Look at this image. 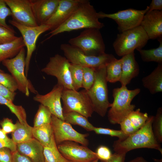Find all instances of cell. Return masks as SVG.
Here are the masks:
<instances>
[{
	"label": "cell",
	"instance_id": "e575fe53",
	"mask_svg": "<svg viewBox=\"0 0 162 162\" xmlns=\"http://www.w3.org/2000/svg\"><path fill=\"white\" fill-rule=\"evenodd\" d=\"M83 76L82 87L85 90H89L93 84L95 79L96 69L83 67Z\"/></svg>",
	"mask_w": 162,
	"mask_h": 162
},
{
	"label": "cell",
	"instance_id": "60d3db41",
	"mask_svg": "<svg viewBox=\"0 0 162 162\" xmlns=\"http://www.w3.org/2000/svg\"><path fill=\"white\" fill-rule=\"evenodd\" d=\"M96 153L98 160L102 161L109 160L112 155L110 149L108 147L104 146H100L98 147Z\"/></svg>",
	"mask_w": 162,
	"mask_h": 162
},
{
	"label": "cell",
	"instance_id": "5b68a950",
	"mask_svg": "<svg viewBox=\"0 0 162 162\" xmlns=\"http://www.w3.org/2000/svg\"><path fill=\"white\" fill-rule=\"evenodd\" d=\"M149 40L141 26L117 34L112 45L117 55L123 56L142 49Z\"/></svg>",
	"mask_w": 162,
	"mask_h": 162
},
{
	"label": "cell",
	"instance_id": "681fc988",
	"mask_svg": "<svg viewBox=\"0 0 162 162\" xmlns=\"http://www.w3.org/2000/svg\"><path fill=\"white\" fill-rule=\"evenodd\" d=\"M9 138L2 129L0 128V140H7Z\"/></svg>",
	"mask_w": 162,
	"mask_h": 162
},
{
	"label": "cell",
	"instance_id": "ee69618b",
	"mask_svg": "<svg viewBox=\"0 0 162 162\" xmlns=\"http://www.w3.org/2000/svg\"><path fill=\"white\" fill-rule=\"evenodd\" d=\"M16 93L10 91L6 87L0 83V94L7 99L13 101Z\"/></svg>",
	"mask_w": 162,
	"mask_h": 162
},
{
	"label": "cell",
	"instance_id": "9a60e30c",
	"mask_svg": "<svg viewBox=\"0 0 162 162\" xmlns=\"http://www.w3.org/2000/svg\"><path fill=\"white\" fill-rule=\"evenodd\" d=\"M10 9L12 20L28 26H38L35 19L31 0H4Z\"/></svg>",
	"mask_w": 162,
	"mask_h": 162
},
{
	"label": "cell",
	"instance_id": "3957f363",
	"mask_svg": "<svg viewBox=\"0 0 162 162\" xmlns=\"http://www.w3.org/2000/svg\"><path fill=\"white\" fill-rule=\"evenodd\" d=\"M140 92V88L130 90L124 86L113 89L114 100L108 113V120L110 123L119 124L134 110L135 106L131 103Z\"/></svg>",
	"mask_w": 162,
	"mask_h": 162
},
{
	"label": "cell",
	"instance_id": "d6a6232c",
	"mask_svg": "<svg viewBox=\"0 0 162 162\" xmlns=\"http://www.w3.org/2000/svg\"><path fill=\"white\" fill-rule=\"evenodd\" d=\"M127 117L134 127L139 130L145 124L149 116L147 113L141 112L140 109L138 108L132 111Z\"/></svg>",
	"mask_w": 162,
	"mask_h": 162
},
{
	"label": "cell",
	"instance_id": "8fae6325",
	"mask_svg": "<svg viewBox=\"0 0 162 162\" xmlns=\"http://www.w3.org/2000/svg\"><path fill=\"white\" fill-rule=\"evenodd\" d=\"M8 22L20 31L26 47L25 72V75L27 77L31 58L36 49L37 39L41 34L50 30V27L46 24L35 27L28 26L21 24L12 20H9Z\"/></svg>",
	"mask_w": 162,
	"mask_h": 162
},
{
	"label": "cell",
	"instance_id": "ba28073f",
	"mask_svg": "<svg viewBox=\"0 0 162 162\" xmlns=\"http://www.w3.org/2000/svg\"><path fill=\"white\" fill-rule=\"evenodd\" d=\"M61 98L63 113L76 112L88 118L94 112L92 103L85 90L78 92L64 88Z\"/></svg>",
	"mask_w": 162,
	"mask_h": 162
},
{
	"label": "cell",
	"instance_id": "c3c4849f",
	"mask_svg": "<svg viewBox=\"0 0 162 162\" xmlns=\"http://www.w3.org/2000/svg\"><path fill=\"white\" fill-rule=\"evenodd\" d=\"M149 6V10L147 12L153 10L162 11V0H152Z\"/></svg>",
	"mask_w": 162,
	"mask_h": 162
},
{
	"label": "cell",
	"instance_id": "f1b7e54d",
	"mask_svg": "<svg viewBox=\"0 0 162 162\" xmlns=\"http://www.w3.org/2000/svg\"><path fill=\"white\" fill-rule=\"evenodd\" d=\"M52 115L48 109L40 104L34 117V127L51 124Z\"/></svg>",
	"mask_w": 162,
	"mask_h": 162
},
{
	"label": "cell",
	"instance_id": "7c38bea8",
	"mask_svg": "<svg viewBox=\"0 0 162 162\" xmlns=\"http://www.w3.org/2000/svg\"><path fill=\"white\" fill-rule=\"evenodd\" d=\"M70 64L64 56L57 54L50 58L48 62L41 71L48 75L56 77L57 83L64 88L75 90L71 77Z\"/></svg>",
	"mask_w": 162,
	"mask_h": 162
},
{
	"label": "cell",
	"instance_id": "5bb4252c",
	"mask_svg": "<svg viewBox=\"0 0 162 162\" xmlns=\"http://www.w3.org/2000/svg\"><path fill=\"white\" fill-rule=\"evenodd\" d=\"M78 143L66 141L57 146L62 155L71 162H90L98 159L96 152Z\"/></svg>",
	"mask_w": 162,
	"mask_h": 162
},
{
	"label": "cell",
	"instance_id": "816d5d0a",
	"mask_svg": "<svg viewBox=\"0 0 162 162\" xmlns=\"http://www.w3.org/2000/svg\"><path fill=\"white\" fill-rule=\"evenodd\" d=\"M154 160L155 162H162V159H154Z\"/></svg>",
	"mask_w": 162,
	"mask_h": 162
},
{
	"label": "cell",
	"instance_id": "f907efd6",
	"mask_svg": "<svg viewBox=\"0 0 162 162\" xmlns=\"http://www.w3.org/2000/svg\"><path fill=\"white\" fill-rule=\"evenodd\" d=\"M128 162H148L142 157H136Z\"/></svg>",
	"mask_w": 162,
	"mask_h": 162
},
{
	"label": "cell",
	"instance_id": "f5cc1de1",
	"mask_svg": "<svg viewBox=\"0 0 162 162\" xmlns=\"http://www.w3.org/2000/svg\"><path fill=\"white\" fill-rule=\"evenodd\" d=\"M98 160H99L98 159H97L90 162H98Z\"/></svg>",
	"mask_w": 162,
	"mask_h": 162
},
{
	"label": "cell",
	"instance_id": "7bdbcfd3",
	"mask_svg": "<svg viewBox=\"0 0 162 162\" xmlns=\"http://www.w3.org/2000/svg\"><path fill=\"white\" fill-rule=\"evenodd\" d=\"M12 152L8 148H0V162H12Z\"/></svg>",
	"mask_w": 162,
	"mask_h": 162
},
{
	"label": "cell",
	"instance_id": "44dd1931",
	"mask_svg": "<svg viewBox=\"0 0 162 162\" xmlns=\"http://www.w3.org/2000/svg\"><path fill=\"white\" fill-rule=\"evenodd\" d=\"M44 147L34 138L27 142L16 144V150L28 157L33 162H44Z\"/></svg>",
	"mask_w": 162,
	"mask_h": 162
},
{
	"label": "cell",
	"instance_id": "d6986e66",
	"mask_svg": "<svg viewBox=\"0 0 162 162\" xmlns=\"http://www.w3.org/2000/svg\"><path fill=\"white\" fill-rule=\"evenodd\" d=\"M140 26L149 39L162 37V11L147 12L144 16Z\"/></svg>",
	"mask_w": 162,
	"mask_h": 162
},
{
	"label": "cell",
	"instance_id": "8d00e7d4",
	"mask_svg": "<svg viewBox=\"0 0 162 162\" xmlns=\"http://www.w3.org/2000/svg\"><path fill=\"white\" fill-rule=\"evenodd\" d=\"M93 131L98 134L106 135L112 137H116L119 140H124L129 136L121 130H117L108 128L94 127Z\"/></svg>",
	"mask_w": 162,
	"mask_h": 162
},
{
	"label": "cell",
	"instance_id": "1f68e13d",
	"mask_svg": "<svg viewBox=\"0 0 162 162\" xmlns=\"http://www.w3.org/2000/svg\"><path fill=\"white\" fill-rule=\"evenodd\" d=\"M83 67L70 63V70L73 87L77 91L82 87L83 76Z\"/></svg>",
	"mask_w": 162,
	"mask_h": 162
},
{
	"label": "cell",
	"instance_id": "7a4b0ae2",
	"mask_svg": "<svg viewBox=\"0 0 162 162\" xmlns=\"http://www.w3.org/2000/svg\"><path fill=\"white\" fill-rule=\"evenodd\" d=\"M154 118L153 116H149L145 124L134 133L124 140L115 141L112 146L115 152L126 154L133 149L146 148L157 150L162 154V148L153 132Z\"/></svg>",
	"mask_w": 162,
	"mask_h": 162
},
{
	"label": "cell",
	"instance_id": "b9f144b4",
	"mask_svg": "<svg viewBox=\"0 0 162 162\" xmlns=\"http://www.w3.org/2000/svg\"><path fill=\"white\" fill-rule=\"evenodd\" d=\"M2 129L6 134L12 133L16 128V124H14L12 120L8 118H4L0 122Z\"/></svg>",
	"mask_w": 162,
	"mask_h": 162
},
{
	"label": "cell",
	"instance_id": "d4e9b609",
	"mask_svg": "<svg viewBox=\"0 0 162 162\" xmlns=\"http://www.w3.org/2000/svg\"><path fill=\"white\" fill-rule=\"evenodd\" d=\"M16 128L12 133V139L16 144L25 142L34 138L32 127L28 124H22L19 121L16 123Z\"/></svg>",
	"mask_w": 162,
	"mask_h": 162
},
{
	"label": "cell",
	"instance_id": "603a6c76",
	"mask_svg": "<svg viewBox=\"0 0 162 162\" xmlns=\"http://www.w3.org/2000/svg\"><path fill=\"white\" fill-rule=\"evenodd\" d=\"M32 134L34 138L44 147H50L57 145L51 124L33 127Z\"/></svg>",
	"mask_w": 162,
	"mask_h": 162
},
{
	"label": "cell",
	"instance_id": "52a82bcc",
	"mask_svg": "<svg viewBox=\"0 0 162 162\" xmlns=\"http://www.w3.org/2000/svg\"><path fill=\"white\" fill-rule=\"evenodd\" d=\"M60 49L64 57L70 63L82 67L96 69L106 66L115 58L112 54L106 53L98 56L87 55L77 48L68 44H61Z\"/></svg>",
	"mask_w": 162,
	"mask_h": 162
},
{
	"label": "cell",
	"instance_id": "f35d334b",
	"mask_svg": "<svg viewBox=\"0 0 162 162\" xmlns=\"http://www.w3.org/2000/svg\"><path fill=\"white\" fill-rule=\"evenodd\" d=\"M14 31L0 26V45L9 43L16 39L18 37L15 35Z\"/></svg>",
	"mask_w": 162,
	"mask_h": 162
},
{
	"label": "cell",
	"instance_id": "7dc6e473",
	"mask_svg": "<svg viewBox=\"0 0 162 162\" xmlns=\"http://www.w3.org/2000/svg\"><path fill=\"white\" fill-rule=\"evenodd\" d=\"M126 154L118 153L115 152L108 160H100L101 162H125Z\"/></svg>",
	"mask_w": 162,
	"mask_h": 162
},
{
	"label": "cell",
	"instance_id": "cb8c5ba5",
	"mask_svg": "<svg viewBox=\"0 0 162 162\" xmlns=\"http://www.w3.org/2000/svg\"><path fill=\"white\" fill-rule=\"evenodd\" d=\"M25 46L22 36L17 37L11 42L0 45V63L14 57Z\"/></svg>",
	"mask_w": 162,
	"mask_h": 162
},
{
	"label": "cell",
	"instance_id": "f6af8a7d",
	"mask_svg": "<svg viewBox=\"0 0 162 162\" xmlns=\"http://www.w3.org/2000/svg\"><path fill=\"white\" fill-rule=\"evenodd\" d=\"M12 162H33L29 158L17 150L12 152Z\"/></svg>",
	"mask_w": 162,
	"mask_h": 162
},
{
	"label": "cell",
	"instance_id": "30bf717a",
	"mask_svg": "<svg viewBox=\"0 0 162 162\" xmlns=\"http://www.w3.org/2000/svg\"><path fill=\"white\" fill-rule=\"evenodd\" d=\"M149 6L143 10L133 8L119 10L112 14H106L102 11L98 13L99 19L107 18L113 20L118 25L120 33L140 25L144 15L148 11Z\"/></svg>",
	"mask_w": 162,
	"mask_h": 162
},
{
	"label": "cell",
	"instance_id": "9c48e42d",
	"mask_svg": "<svg viewBox=\"0 0 162 162\" xmlns=\"http://www.w3.org/2000/svg\"><path fill=\"white\" fill-rule=\"evenodd\" d=\"M26 56L25 50L23 47L15 57L5 60L2 63L16 80L18 85V89L26 96H28L29 95V90L35 94L38 93L30 80L25 75Z\"/></svg>",
	"mask_w": 162,
	"mask_h": 162
},
{
	"label": "cell",
	"instance_id": "ffe728a7",
	"mask_svg": "<svg viewBox=\"0 0 162 162\" xmlns=\"http://www.w3.org/2000/svg\"><path fill=\"white\" fill-rule=\"evenodd\" d=\"M121 59L122 73L119 81L122 86H126L133 78L138 75L139 66L136 60L134 52L123 56Z\"/></svg>",
	"mask_w": 162,
	"mask_h": 162
},
{
	"label": "cell",
	"instance_id": "4fadbf2b",
	"mask_svg": "<svg viewBox=\"0 0 162 162\" xmlns=\"http://www.w3.org/2000/svg\"><path fill=\"white\" fill-rule=\"evenodd\" d=\"M51 124L57 145L66 141H71L87 146L88 134L80 133L72 127L70 124L52 115Z\"/></svg>",
	"mask_w": 162,
	"mask_h": 162
},
{
	"label": "cell",
	"instance_id": "83f0119b",
	"mask_svg": "<svg viewBox=\"0 0 162 162\" xmlns=\"http://www.w3.org/2000/svg\"><path fill=\"white\" fill-rule=\"evenodd\" d=\"M106 79L107 82L114 83L119 81L122 73L121 58H114L106 66Z\"/></svg>",
	"mask_w": 162,
	"mask_h": 162
},
{
	"label": "cell",
	"instance_id": "4316f807",
	"mask_svg": "<svg viewBox=\"0 0 162 162\" xmlns=\"http://www.w3.org/2000/svg\"><path fill=\"white\" fill-rule=\"evenodd\" d=\"M159 42L158 47L149 50L137 49L144 62H154L162 63V37L158 38Z\"/></svg>",
	"mask_w": 162,
	"mask_h": 162
},
{
	"label": "cell",
	"instance_id": "f546056e",
	"mask_svg": "<svg viewBox=\"0 0 162 162\" xmlns=\"http://www.w3.org/2000/svg\"><path fill=\"white\" fill-rule=\"evenodd\" d=\"M0 104L6 106L11 112L17 117L20 122L25 121L26 119V114L25 109L20 105L14 104L10 100L0 94Z\"/></svg>",
	"mask_w": 162,
	"mask_h": 162
},
{
	"label": "cell",
	"instance_id": "ac0fdd59",
	"mask_svg": "<svg viewBox=\"0 0 162 162\" xmlns=\"http://www.w3.org/2000/svg\"><path fill=\"white\" fill-rule=\"evenodd\" d=\"M60 0H31L33 12L39 25L45 24L52 16Z\"/></svg>",
	"mask_w": 162,
	"mask_h": 162
},
{
	"label": "cell",
	"instance_id": "e0dca14e",
	"mask_svg": "<svg viewBox=\"0 0 162 162\" xmlns=\"http://www.w3.org/2000/svg\"><path fill=\"white\" fill-rule=\"evenodd\" d=\"M84 0H60L55 12L46 22L52 31L64 22Z\"/></svg>",
	"mask_w": 162,
	"mask_h": 162
},
{
	"label": "cell",
	"instance_id": "8992f818",
	"mask_svg": "<svg viewBox=\"0 0 162 162\" xmlns=\"http://www.w3.org/2000/svg\"><path fill=\"white\" fill-rule=\"evenodd\" d=\"M68 43L87 55L98 56L105 53V44L99 29H85L78 36L69 39Z\"/></svg>",
	"mask_w": 162,
	"mask_h": 162
},
{
	"label": "cell",
	"instance_id": "836d02e7",
	"mask_svg": "<svg viewBox=\"0 0 162 162\" xmlns=\"http://www.w3.org/2000/svg\"><path fill=\"white\" fill-rule=\"evenodd\" d=\"M153 132L155 138L159 143L162 142V108L157 110L154 116L152 124Z\"/></svg>",
	"mask_w": 162,
	"mask_h": 162
},
{
	"label": "cell",
	"instance_id": "2e32d148",
	"mask_svg": "<svg viewBox=\"0 0 162 162\" xmlns=\"http://www.w3.org/2000/svg\"><path fill=\"white\" fill-rule=\"evenodd\" d=\"M63 88V86L57 83L50 92L44 95L38 93L33 99L47 108L52 115L64 121L61 102Z\"/></svg>",
	"mask_w": 162,
	"mask_h": 162
},
{
	"label": "cell",
	"instance_id": "484cf974",
	"mask_svg": "<svg viewBox=\"0 0 162 162\" xmlns=\"http://www.w3.org/2000/svg\"><path fill=\"white\" fill-rule=\"evenodd\" d=\"M64 121L70 124L79 125L88 131L93 130L94 126L88 118L81 114L74 111L63 113Z\"/></svg>",
	"mask_w": 162,
	"mask_h": 162
},
{
	"label": "cell",
	"instance_id": "277c9868",
	"mask_svg": "<svg viewBox=\"0 0 162 162\" xmlns=\"http://www.w3.org/2000/svg\"><path fill=\"white\" fill-rule=\"evenodd\" d=\"M106 66L96 69L94 82L86 93L92 104L94 112L102 117L106 115L111 103L109 100Z\"/></svg>",
	"mask_w": 162,
	"mask_h": 162
},
{
	"label": "cell",
	"instance_id": "ab89813d",
	"mask_svg": "<svg viewBox=\"0 0 162 162\" xmlns=\"http://www.w3.org/2000/svg\"><path fill=\"white\" fill-rule=\"evenodd\" d=\"M119 124L120 125L121 130L128 135L134 133L138 130L134 127L127 117L124 118Z\"/></svg>",
	"mask_w": 162,
	"mask_h": 162
},
{
	"label": "cell",
	"instance_id": "bcb514c9",
	"mask_svg": "<svg viewBox=\"0 0 162 162\" xmlns=\"http://www.w3.org/2000/svg\"><path fill=\"white\" fill-rule=\"evenodd\" d=\"M8 148L13 152L16 151V144L10 138L7 140H0V148Z\"/></svg>",
	"mask_w": 162,
	"mask_h": 162
},
{
	"label": "cell",
	"instance_id": "7402d4cb",
	"mask_svg": "<svg viewBox=\"0 0 162 162\" xmlns=\"http://www.w3.org/2000/svg\"><path fill=\"white\" fill-rule=\"evenodd\" d=\"M143 86L152 94L162 92V63L157 67L148 75L142 78Z\"/></svg>",
	"mask_w": 162,
	"mask_h": 162
},
{
	"label": "cell",
	"instance_id": "6da1fadb",
	"mask_svg": "<svg viewBox=\"0 0 162 162\" xmlns=\"http://www.w3.org/2000/svg\"><path fill=\"white\" fill-rule=\"evenodd\" d=\"M96 12L88 0H84L70 17L63 24L46 34L49 36L43 41L58 34L83 28L99 29L104 26L100 22Z\"/></svg>",
	"mask_w": 162,
	"mask_h": 162
},
{
	"label": "cell",
	"instance_id": "d590c367",
	"mask_svg": "<svg viewBox=\"0 0 162 162\" xmlns=\"http://www.w3.org/2000/svg\"><path fill=\"white\" fill-rule=\"evenodd\" d=\"M0 83L11 92H15L18 89L17 83L14 77L4 72H0Z\"/></svg>",
	"mask_w": 162,
	"mask_h": 162
},
{
	"label": "cell",
	"instance_id": "4dcf8cb0",
	"mask_svg": "<svg viewBox=\"0 0 162 162\" xmlns=\"http://www.w3.org/2000/svg\"><path fill=\"white\" fill-rule=\"evenodd\" d=\"M44 162H71L66 159L60 152L57 145L44 147Z\"/></svg>",
	"mask_w": 162,
	"mask_h": 162
},
{
	"label": "cell",
	"instance_id": "db71d44e",
	"mask_svg": "<svg viewBox=\"0 0 162 162\" xmlns=\"http://www.w3.org/2000/svg\"><path fill=\"white\" fill-rule=\"evenodd\" d=\"M0 72H4V71L0 69Z\"/></svg>",
	"mask_w": 162,
	"mask_h": 162
},
{
	"label": "cell",
	"instance_id": "74e56055",
	"mask_svg": "<svg viewBox=\"0 0 162 162\" xmlns=\"http://www.w3.org/2000/svg\"><path fill=\"white\" fill-rule=\"evenodd\" d=\"M11 15V11L9 8L7 7L4 0H0V26L14 31L12 27L6 23V22L7 17Z\"/></svg>",
	"mask_w": 162,
	"mask_h": 162
}]
</instances>
